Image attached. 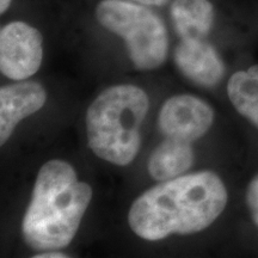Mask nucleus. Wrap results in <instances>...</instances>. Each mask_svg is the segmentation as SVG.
Here are the masks:
<instances>
[{"label":"nucleus","mask_w":258,"mask_h":258,"mask_svg":"<svg viewBox=\"0 0 258 258\" xmlns=\"http://www.w3.org/2000/svg\"><path fill=\"white\" fill-rule=\"evenodd\" d=\"M91 200V185L78 179L70 163L48 160L38 171L22 220L24 244L37 252L69 246Z\"/></svg>","instance_id":"f03ea898"},{"label":"nucleus","mask_w":258,"mask_h":258,"mask_svg":"<svg viewBox=\"0 0 258 258\" xmlns=\"http://www.w3.org/2000/svg\"><path fill=\"white\" fill-rule=\"evenodd\" d=\"M245 202L249 209L251 220L258 230V173L250 180L245 194Z\"/></svg>","instance_id":"f8f14e48"},{"label":"nucleus","mask_w":258,"mask_h":258,"mask_svg":"<svg viewBox=\"0 0 258 258\" xmlns=\"http://www.w3.org/2000/svg\"><path fill=\"white\" fill-rule=\"evenodd\" d=\"M95 16L98 24L123 41L134 67L152 71L169 54V34L159 15L150 6L131 0H101Z\"/></svg>","instance_id":"20e7f679"},{"label":"nucleus","mask_w":258,"mask_h":258,"mask_svg":"<svg viewBox=\"0 0 258 258\" xmlns=\"http://www.w3.org/2000/svg\"><path fill=\"white\" fill-rule=\"evenodd\" d=\"M148 109L147 93L133 84H117L102 91L86 111V137L92 153L116 166L133 163Z\"/></svg>","instance_id":"7ed1b4c3"},{"label":"nucleus","mask_w":258,"mask_h":258,"mask_svg":"<svg viewBox=\"0 0 258 258\" xmlns=\"http://www.w3.org/2000/svg\"><path fill=\"white\" fill-rule=\"evenodd\" d=\"M228 192L211 170L159 182L139 195L128 212V225L139 238L163 240L208 228L225 211Z\"/></svg>","instance_id":"f257e3e1"},{"label":"nucleus","mask_w":258,"mask_h":258,"mask_svg":"<svg viewBox=\"0 0 258 258\" xmlns=\"http://www.w3.org/2000/svg\"><path fill=\"white\" fill-rule=\"evenodd\" d=\"M131 2L150 6V8H161V6L169 4L171 0H131Z\"/></svg>","instance_id":"ddd939ff"},{"label":"nucleus","mask_w":258,"mask_h":258,"mask_svg":"<svg viewBox=\"0 0 258 258\" xmlns=\"http://www.w3.org/2000/svg\"><path fill=\"white\" fill-rule=\"evenodd\" d=\"M227 96L238 114L258 128V64L232 74Z\"/></svg>","instance_id":"9b49d317"},{"label":"nucleus","mask_w":258,"mask_h":258,"mask_svg":"<svg viewBox=\"0 0 258 258\" xmlns=\"http://www.w3.org/2000/svg\"><path fill=\"white\" fill-rule=\"evenodd\" d=\"M215 120V112L207 102L189 93L167 98L158 115V128L165 138L199 140L208 133Z\"/></svg>","instance_id":"423d86ee"},{"label":"nucleus","mask_w":258,"mask_h":258,"mask_svg":"<svg viewBox=\"0 0 258 258\" xmlns=\"http://www.w3.org/2000/svg\"><path fill=\"white\" fill-rule=\"evenodd\" d=\"M43 36L34 25L14 21L0 29V71L6 78L27 80L41 69Z\"/></svg>","instance_id":"39448f33"},{"label":"nucleus","mask_w":258,"mask_h":258,"mask_svg":"<svg viewBox=\"0 0 258 258\" xmlns=\"http://www.w3.org/2000/svg\"><path fill=\"white\" fill-rule=\"evenodd\" d=\"M47 102V91L37 82L19 80L0 89V145L4 146L24 118L36 114Z\"/></svg>","instance_id":"6e6552de"},{"label":"nucleus","mask_w":258,"mask_h":258,"mask_svg":"<svg viewBox=\"0 0 258 258\" xmlns=\"http://www.w3.org/2000/svg\"><path fill=\"white\" fill-rule=\"evenodd\" d=\"M215 17L211 0H173L170 5L171 23L178 38H208Z\"/></svg>","instance_id":"1a4fd4ad"},{"label":"nucleus","mask_w":258,"mask_h":258,"mask_svg":"<svg viewBox=\"0 0 258 258\" xmlns=\"http://www.w3.org/2000/svg\"><path fill=\"white\" fill-rule=\"evenodd\" d=\"M12 4V0H0V14L4 15L8 12L10 6Z\"/></svg>","instance_id":"2eb2a0df"},{"label":"nucleus","mask_w":258,"mask_h":258,"mask_svg":"<svg viewBox=\"0 0 258 258\" xmlns=\"http://www.w3.org/2000/svg\"><path fill=\"white\" fill-rule=\"evenodd\" d=\"M192 143L165 138L150 154L147 171L157 182H164L182 175L192 166L195 160Z\"/></svg>","instance_id":"9d476101"},{"label":"nucleus","mask_w":258,"mask_h":258,"mask_svg":"<svg viewBox=\"0 0 258 258\" xmlns=\"http://www.w3.org/2000/svg\"><path fill=\"white\" fill-rule=\"evenodd\" d=\"M35 258H67L69 254H64L61 252L60 250H50V251H43L38 254H35Z\"/></svg>","instance_id":"4468645a"},{"label":"nucleus","mask_w":258,"mask_h":258,"mask_svg":"<svg viewBox=\"0 0 258 258\" xmlns=\"http://www.w3.org/2000/svg\"><path fill=\"white\" fill-rule=\"evenodd\" d=\"M177 70L202 88H214L224 78V60L208 38H179L173 50Z\"/></svg>","instance_id":"0eeeda50"}]
</instances>
